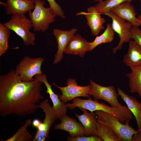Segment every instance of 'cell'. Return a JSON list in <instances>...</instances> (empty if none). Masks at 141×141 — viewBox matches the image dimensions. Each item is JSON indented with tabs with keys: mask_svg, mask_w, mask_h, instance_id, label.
<instances>
[{
	"mask_svg": "<svg viewBox=\"0 0 141 141\" xmlns=\"http://www.w3.org/2000/svg\"><path fill=\"white\" fill-rule=\"evenodd\" d=\"M137 17L140 21L141 26V15H139Z\"/></svg>",
	"mask_w": 141,
	"mask_h": 141,
	"instance_id": "obj_31",
	"label": "cell"
},
{
	"mask_svg": "<svg viewBox=\"0 0 141 141\" xmlns=\"http://www.w3.org/2000/svg\"><path fill=\"white\" fill-rule=\"evenodd\" d=\"M45 114L43 122H41L37 127V130L33 138V141H45L49 138L51 128L56 119V113L48 99L41 102L39 104Z\"/></svg>",
	"mask_w": 141,
	"mask_h": 141,
	"instance_id": "obj_6",
	"label": "cell"
},
{
	"mask_svg": "<svg viewBox=\"0 0 141 141\" xmlns=\"http://www.w3.org/2000/svg\"><path fill=\"white\" fill-rule=\"evenodd\" d=\"M90 88L89 95L93 97L94 100H103L113 107H118L122 105L118 101V97L119 96L114 86H103L91 80H90Z\"/></svg>",
	"mask_w": 141,
	"mask_h": 141,
	"instance_id": "obj_8",
	"label": "cell"
},
{
	"mask_svg": "<svg viewBox=\"0 0 141 141\" xmlns=\"http://www.w3.org/2000/svg\"><path fill=\"white\" fill-rule=\"evenodd\" d=\"M97 120L110 127L119 137L120 141H131L132 136L139 131L129 124H124L114 115L101 110L95 111Z\"/></svg>",
	"mask_w": 141,
	"mask_h": 141,
	"instance_id": "obj_4",
	"label": "cell"
},
{
	"mask_svg": "<svg viewBox=\"0 0 141 141\" xmlns=\"http://www.w3.org/2000/svg\"><path fill=\"white\" fill-rule=\"evenodd\" d=\"M77 29L73 28L69 30H63L54 28L53 33L58 44V49L55 55L53 64H56L60 62L63 57L64 51L72 37Z\"/></svg>",
	"mask_w": 141,
	"mask_h": 141,
	"instance_id": "obj_10",
	"label": "cell"
},
{
	"mask_svg": "<svg viewBox=\"0 0 141 141\" xmlns=\"http://www.w3.org/2000/svg\"><path fill=\"white\" fill-rule=\"evenodd\" d=\"M43 83L34 78L22 81L15 70L0 75V115L6 118L11 114L24 117L36 112L44 97L42 94Z\"/></svg>",
	"mask_w": 141,
	"mask_h": 141,
	"instance_id": "obj_1",
	"label": "cell"
},
{
	"mask_svg": "<svg viewBox=\"0 0 141 141\" xmlns=\"http://www.w3.org/2000/svg\"><path fill=\"white\" fill-rule=\"evenodd\" d=\"M117 91L119 96L134 115L137 123L138 130L141 131V102L138 101L134 96H130L125 93L119 87L118 88Z\"/></svg>",
	"mask_w": 141,
	"mask_h": 141,
	"instance_id": "obj_18",
	"label": "cell"
},
{
	"mask_svg": "<svg viewBox=\"0 0 141 141\" xmlns=\"http://www.w3.org/2000/svg\"><path fill=\"white\" fill-rule=\"evenodd\" d=\"M140 4H141V8H140V10L141 11V0H140Z\"/></svg>",
	"mask_w": 141,
	"mask_h": 141,
	"instance_id": "obj_33",
	"label": "cell"
},
{
	"mask_svg": "<svg viewBox=\"0 0 141 141\" xmlns=\"http://www.w3.org/2000/svg\"><path fill=\"white\" fill-rule=\"evenodd\" d=\"M83 114L79 115L74 112L75 116L78 120L83 126L85 130V134L87 136L96 134V123L97 120L95 118V113L92 112L88 113L86 109L79 108Z\"/></svg>",
	"mask_w": 141,
	"mask_h": 141,
	"instance_id": "obj_19",
	"label": "cell"
},
{
	"mask_svg": "<svg viewBox=\"0 0 141 141\" xmlns=\"http://www.w3.org/2000/svg\"><path fill=\"white\" fill-rule=\"evenodd\" d=\"M69 141H103L101 137L97 136L91 135L90 136H85L83 135L72 137L69 136L67 138Z\"/></svg>",
	"mask_w": 141,
	"mask_h": 141,
	"instance_id": "obj_27",
	"label": "cell"
},
{
	"mask_svg": "<svg viewBox=\"0 0 141 141\" xmlns=\"http://www.w3.org/2000/svg\"><path fill=\"white\" fill-rule=\"evenodd\" d=\"M59 119L61 122L56 124L54 127L55 130L59 129L68 132L69 137H75L85 134L84 128L81 123L72 118L66 114L64 115Z\"/></svg>",
	"mask_w": 141,
	"mask_h": 141,
	"instance_id": "obj_13",
	"label": "cell"
},
{
	"mask_svg": "<svg viewBox=\"0 0 141 141\" xmlns=\"http://www.w3.org/2000/svg\"><path fill=\"white\" fill-rule=\"evenodd\" d=\"M32 124L31 119H27L25 124L20 127L17 131L11 137L6 140L2 141H31L33 138L27 130V127Z\"/></svg>",
	"mask_w": 141,
	"mask_h": 141,
	"instance_id": "obj_23",
	"label": "cell"
},
{
	"mask_svg": "<svg viewBox=\"0 0 141 141\" xmlns=\"http://www.w3.org/2000/svg\"><path fill=\"white\" fill-rule=\"evenodd\" d=\"M41 122L39 120L36 119H34L32 121V124L34 127L37 128Z\"/></svg>",
	"mask_w": 141,
	"mask_h": 141,
	"instance_id": "obj_30",
	"label": "cell"
},
{
	"mask_svg": "<svg viewBox=\"0 0 141 141\" xmlns=\"http://www.w3.org/2000/svg\"><path fill=\"white\" fill-rule=\"evenodd\" d=\"M115 32L113 29L111 25L108 23L104 31L99 36H97L95 40L90 43L89 51H92L95 48L102 43H110L113 40Z\"/></svg>",
	"mask_w": 141,
	"mask_h": 141,
	"instance_id": "obj_22",
	"label": "cell"
},
{
	"mask_svg": "<svg viewBox=\"0 0 141 141\" xmlns=\"http://www.w3.org/2000/svg\"><path fill=\"white\" fill-rule=\"evenodd\" d=\"M1 1L0 4L5 7L7 15L25 14L35 8L34 0H6Z\"/></svg>",
	"mask_w": 141,
	"mask_h": 141,
	"instance_id": "obj_14",
	"label": "cell"
},
{
	"mask_svg": "<svg viewBox=\"0 0 141 141\" xmlns=\"http://www.w3.org/2000/svg\"><path fill=\"white\" fill-rule=\"evenodd\" d=\"M90 42L79 34L74 35L70 39L63 53L68 54L77 55L83 57L89 51Z\"/></svg>",
	"mask_w": 141,
	"mask_h": 141,
	"instance_id": "obj_16",
	"label": "cell"
},
{
	"mask_svg": "<svg viewBox=\"0 0 141 141\" xmlns=\"http://www.w3.org/2000/svg\"><path fill=\"white\" fill-rule=\"evenodd\" d=\"M131 141H141V131L132 136Z\"/></svg>",
	"mask_w": 141,
	"mask_h": 141,
	"instance_id": "obj_29",
	"label": "cell"
},
{
	"mask_svg": "<svg viewBox=\"0 0 141 141\" xmlns=\"http://www.w3.org/2000/svg\"><path fill=\"white\" fill-rule=\"evenodd\" d=\"M131 70V72L127 75L130 91L131 93H137L141 98V66Z\"/></svg>",
	"mask_w": 141,
	"mask_h": 141,
	"instance_id": "obj_21",
	"label": "cell"
},
{
	"mask_svg": "<svg viewBox=\"0 0 141 141\" xmlns=\"http://www.w3.org/2000/svg\"><path fill=\"white\" fill-rule=\"evenodd\" d=\"M131 3L129 1L124 2L111 8L110 11L130 22L133 26L139 27L141 26L140 21L136 17V9Z\"/></svg>",
	"mask_w": 141,
	"mask_h": 141,
	"instance_id": "obj_15",
	"label": "cell"
},
{
	"mask_svg": "<svg viewBox=\"0 0 141 141\" xmlns=\"http://www.w3.org/2000/svg\"><path fill=\"white\" fill-rule=\"evenodd\" d=\"M3 24L21 37L25 45H35L36 35L30 31L33 25L25 14L12 15L10 19Z\"/></svg>",
	"mask_w": 141,
	"mask_h": 141,
	"instance_id": "obj_2",
	"label": "cell"
},
{
	"mask_svg": "<svg viewBox=\"0 0 141 141\" xmlns=\"http://www.w3.org/2000/svg\"><path fill=\"white\" fill-rule=\"evenodd\" d=\"M112 19L111 26L114 31L117 33L120 38V42L115 48L113 49V53L115 54L117 50H120L125 43L128 42L131 38V30L133 26L130 22L126 21L122 19L110 11L104 14Z\"/></svg>",
	"mask_w": 141,
	"mask_h": 141,
	"instance_id": "obj_7",
	"label": "cell"
},
{
	"mask_svg": "<svg viewBox=\"0 0 141 141\" xmlns=\"http://www.w3.org/2000/svg\"><path fill=\"white\" fill-rule=\"evenodd\" d=\"M87 12L81 11L77 13V15H84L87 20V24L91 30L92 34L96 36L100 31L104 29L103 24L105 22L104 18L102 17L94 6H91L87 9Z\"/></svg>",
	"mask_w": 141,
	"mask_h": 141,
	"instance_id": "obj_12",
	"label": "cell"
},
{
	"mask_svg": "<svg viewBox=\"0 0 141 141\" xmlns=\"http://www.w3.org/2000/svg\"><path fill=\"white\" fill-rule=\"evenodd\" d=\"M96 134L104 141H120L117 135L110 127L97 119L96 123Z\"/></svg>",
	"mask_w": 141,
	"mask_h": 141,
	"instance_id": "obj_20",
	"label": "cell"
},
{
	"mask_svg": "<svg viewBox=\"0 0 141 141\" xmlns=\"http://www.w3.org/2000/svg\"><path fill=\"white\" fill-rule=\"evenodd\" d=\"M10 34V30L0 23V56L6 52L9 47L8 40Z\"/></svg>",
	"mask_w": 141,
	"mask_h": 141,
	"instance_id": "obj_25",
	"label": "cell"
},
{
	"mask_svg": "<svg viewBox=\"0 0 141 141\" xmlns=\"http://www.w3.org/2000/svg\"><path fill=\"white\" fill-rule=\"evenodd\" d=\"M127 53L123 62L131 69L141 66V47L134 41L130 40Z\"/></svg>",
	"mask_w": 141,
	"mask_h": 141,
	"instance_id": "obj_17",
	"label": "cell"
},
{
	"mask_svg": "<svg viewBox=\"0 0 141 141\" xmlns=\"http://www.w3.org/2000/svg\"><path fill=\"white\" fill-rule=\"evenodd\" d=\"M75 79L69 78L67 81L65 87L60 86L53 82V84L59 89L62 93L59 95L60 99L64 103L68 101L73 100L74 98L79 97L89 98L90 86H81L78 85Z\"/></svg>",
	"mask_w": 141,
	"mask_h": 141,
	"instance_id": "obj_9",
	"label": "cell"
},
{
	"mask_svg": "<svg viewBox=\"0 0 141 141\" xmlns=\"http://www.w3.org/2000/svg\"><path fill=\"white\" fill-rule=\"evenodd\" d=\"M44 60L41 57L34 58L25 56L16 66L15 71L22 81H32L34 79L33 77L34 75L43 74L41 66Z\"/></svg>",
	"mask_w": 141,
	"mask_h": 141,
	"instance_id": "obj_5",
	"label": "cell"
},
{
	"mask_svg": "<svg viewBox=\"0 0 141 141\" xmlns=\"http://www.w3.org/2000/svg\"><path fill=\"white\" fill-rule=\"evenodd\" d=\"M131 38L141 47V30L138 27L133 26L131 30Z\"/></svg>",
	"mask_w": 141,
	"mask_h": 141,
	"instance_id": "obj_28",
	"label": "cell"
},
{
	"mask_svg": "<svg viewBox=\"0 0 141 141\" xmlns=\"http://www.w3.org/2000/svg\"><path fill=\"white\" fill-rule=\"evenodd\" d=\"M136 0H105L98 2L95 7L97 12L104 14L109 11L110 9L126 1H132Z\"/></svg>",
	"mask_w": 141,
	"mask_h": 141,
	"instance_id": "obj_24",
	"label": "cell"
},
{
	"mask_svg": "<svg viewBox=\"0 0 141 141\" xmlns=\"http://www.w3.org/2000/svg\"><path fill=\"white\" fill-rule=\"evenodd\" d=\"M47 0L49 4V7L56 16H58L63 19L66 18L61 6L55 0Z\"/></svg>",
	"mask_w": 141,
	"mask_h": 141,
	"instance_id": "obj_26",
	"label": "cell"
},
{
	"mask_svg": "<svg viewBox=\"0 0 141 141\" xmlns=\"http://www.w3.org/2000/svg\"><path fill=\"white\" fill-rule=\"evenodd\" d=\"M34 77V78L42 82L45 85L47 89L46 93L49 94V97L52 102V107L56 114L57 119L66 114L67 108L66 104L60 99L58 95L55 93L52 90V85L48 83L46 74H37Z\"/></svg>",
	"mask_w": 141,
	"mask_h": 141,
	"instance_id": "obj_11",
	"label": "cell"
},
{
	"mask_svg": "<svg viewBox=\"0 0 141 141\" xmlns=\"http://www.w3.org/2000/svg\"><path fill=\"white\" fill-rule=\"evenodd\" d=\"M35 8L33 11H29L28 16L36 32H44L49 27L50 24L55 21L56 16L49 7L45 8V1L34 0Z\"/></svg>",
	"mask_w": 141,
	"mask_h": 141,
	"instance_id": "obj_3",
	"label": "cell"
},
{
	"mask_svg": "<svg viewBox=\"0 0 141 141\" xmlns=\"http://www.w3.org/2000/svg\"><path fill=\"white\" fill-rule=\"evenodd\" d=\"M92 0L94 1L98 2H99L101 1H103V0Z\"/></svg>",
	"mask_w": 141,
	"mask_h": 141,
	"instance_id": "obj_32",
	"label": "cell"
}]
</instances>
